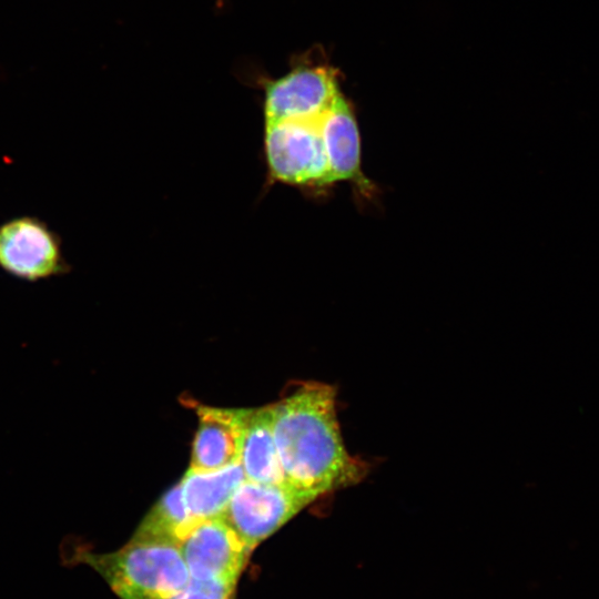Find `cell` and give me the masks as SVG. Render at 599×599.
I'll return each instance as SVG.
<instances>
[{"instance_id":"cell-10","label":"cell","mask_w":599,"mask_h":599,"mask_svg":"<svg viewBox=\"0 0 599 599\" xmlns=\"http://www.w3.org/2000/svg\"><path fill=\"white\" fill-rule=\"evenodd\" d=\"M245 480L240 461L210 471L187 469L179 483L186 510L195 526L223 517L226 507Z\"/></svg>"},{"instance_id":"cell-1","label":"cell","mask_w":599,"mask_h":599,"mask_svg":"<svg viewBox=\"0 0 599 599\" xmlns=\"http://www.w3.org/2000/svg\"><path fill=\"white\" fill-rule=\"evenodd\" d=\"M285 481L317 498L362 481L369 467L345 447L336 389L315 380L290 383L270 405Z\"/></svg>"},{"instance_id":"cell-4","label":"cell","mask_w":599,"mask_h":599,"mask_svg":"<svg viewBox=\"0 0 599 599\" xmlns=\"http://www.w3.org/2000/svg\"><path fill=\"white\" fill-rule=\"evenodd\" d=\"M0 270L26 282H40L70 272L62 240L47 222L20 215L0 224Z\"/></svg>"},{"instance_id":"cell-3","label":"cell","mask_w":599,"mask_h":599,"mask_svg":"<svg viewBox=\"0 0 599 599\" xmlns=\"http://www.w3.org/2000/svg\"><path fill=\"white\" fill-rule=\"evenodd\" d=\"M311 493L287 483L244 480L232 496L223 518L252 549L315 501Z\"/></svg>"},{"instance_id":"cell-12","label":"cell","mask_w":599,"mask_h":599,"mask_svg":"<svg viewBox=\"0 0 599 599\" xmlns=\"http://www.w3.org/2000/svg\"><path fill=\"white\" fill-rule=\"evenodd\" d=\"M194 526L176 484L151 507L131 539L179 546Z\"/></svg>"},{"instance_id":"cell-8","label":"cell","mask_w":599,"mask_h":599,"mask_svg":"<svg viewBox=\"0 0 599 599\" xmlns=\"http://www.w3.org/2000/svg\"><path fill=\"white\" fill-rule=\"evenodd\" d=\"M199 424L190 469L210 471L240 461L250 408H222L192 403Z\"/></svg>"},{"instance_id":"cell-11","label":"cell","mask_w":599,"mask_h":599,"mask_svg":"<svg viewBox=\"0 0 599 599\" xmlns=\"http://www.w3.org/2000/svg\"><path fill=\"white\" fill-rule=\"evenodd\" d=\"M240 464L246 480L262 484L286 483L274 439L270 405L250 408Z\"/></svg>"},{"instance_id":"cell-2","label":"cell","mask_w":599,"mask_h":599,"mask_svg":"<svg viewBox=\"0 0 599 599\" xmlns=\"http://www.w3.org/2000/svg\"><path fill=\"white\" fill-rule=\"evenodd\" d=\"M64 567L87 566L119 599H170L185 587L190 572L180 547L129 539L110 552H95L69 537L60 547Z\"/></svg>"},{"instance_id":"cell-6","label":"cell","mask_w":599,"mask_h":599,"mask_svg":"<svg viewBox=\"0 0 599 599\" xmlns=\"http://www.w3.org/2000/svg\"><path fill=\"white\" fill-rule=\"evenodd\" d=\"M341 95L337 72L327 65H307L267 83L265 123L322 118Z\"/></svg>"},{"instance_id":"cell-9","label":"cell","mask_w":599,"mask_h":599,"mask_svg":"<svg viewBox=\"0 0 599 599\" xmlns=\"http://www.w3.org/2000/svg\"><path fill=\"white\" fill-rule=\"evenodd\" d=\"M322 135L327 159L325 185L353 181L366 190L370 184L361 171V143L353 110L341 94L322 116Z\"/></svg>"},{"instance_id":"cell-5","label":"cell","mask_w":599,"mask_h":599,"mask_svg":"<svg viewBox=\"0 0 599 599\" xmlns=\"http://www.w3.org/2000/svg\"><path fill=\"white\" fill-rule=\"evenodd\" d=\"M321 120L265 123V155L273 179L292 185H325L327 159Z\"/></svg>"},{"instance_id":"cell-13","label":"cell","mask_w":599,"mask_h":599,"mask_svg":"<svg viewBox=\"0 0 599 599\" xmlns=\"http://www.w3.org/2000/svg\"><path fill=\"white\" fill-rule=\"evenodd\" d=\"M236 583L190 577L183 589L170 599H231Z\"/></svg>"},{"instance_id":"cell-7","label":"cell","mask_w":599,"mask_h":599,"mask_svg":"<svg viewBox=\"0 0 599 599\" xmlns=\"http://www.w3.org/2000/svg\"><path fill=\"white\" fill-rule=\"evenodd\" d=\"M179 547L190 577L233 583L253 551L223 517L194 526Z\"/></svg>"}]
</instances>
